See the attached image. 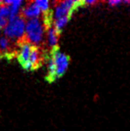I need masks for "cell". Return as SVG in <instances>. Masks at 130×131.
Instances as JSON below:
<instances>
[{
	"label": "cell",
	"mask_w": 130,
	"mask_h": 131,
	"mask_svg": "<svg viewBox=\"0 0 130 131\" xmlns=\"http://www.w3.org/2000/svg\"><path fill=\"white\" fill-rule=\"evenodd\" d=\"M84 5L83 1H73V0H67V1L58 2L53 13V18L58 19L64 17H71L72 13L79 8Z\"/></svg>",
	"instance_id": "obj_4"
},
{
	"label": "cell",
	"mask_w": 130,
	"mask_h": 131,
	"mask_svg": "<svg viewBox=\"0 0 130 131\" xmlns=\"http://www.w3.org/2000/svg\"><path fill=\"white\" fill-rule=\"evenodd\" d=\"M60 34L54 28L52 25L48 27L46 30V42L48 46L55 49L58 47V42L60 39Z\"/></svg>",
	"instance_id": "obj_7"
},
{
	"label": "cell",
	"mask_w": 130,
	"mask_h": 131,
	"mask_svg": "<svg viewBox=\"0 0 130 131\" xmlns=\"http://www.w3.org/2000/svg\"><path fill=\"white\" fill-rule=\"evenodd\" d=\"M42 13H41L38 7L37 6L35 1L29 2L27 4L22 7L20 11L19 16L25 20H31L35 18H40Z\"/></svg>",
	"instance_id": "obj_5"
},
{
	"label": "cell",
	"mask_w": 130,
	"mask_h": 131,
	"mask_svg": "<svg viewBox=\"0 0 130 131\" xmlns=\"http://www.w3.org/2000/svg\"><path fill=\"white\" fill-rule=\"evenodd\" d=\"M37 6L38 7L41 13L44 15L48 14L50 12V3L46 0H36L35 1Z\"/></svg>",
	"instance_id": "obj_10"
},
{
	"label": "cell",
	"mask_w": 130,
	"mask_h": 131,
	"mask_svg": "<svg viewBox=\"0 0 130 131\" xmlns=\"http://www.w3.org/2000/svg\"><path fill=\"white\" fill-rule=\"evenodd\" d=\"M32 47L33 46H32L30 43L27 42H22L20 43V49L18 55V60L22 67L29 61L30 55L32 53Z\"/></svg>",
	"instance_id": "obj_6"
},
{
	"label": "cell",
	"mask_w": 130,
	"mask_h": 131,
	"mask_svg": "<svg viewBox=\"0 0 130 131\" xmlns=\"http://www.w3.org/2000/svg\"><path fill=\"white\" fill-rule=\"evenodd\" d=\"M50 57H52L53 61L56 79L57 80V79L62 77L68 70L70 65V57L66 54L61 52L58 47L52 50Z\"/></svg>",
	"instance_id": "obj_3"
},
{
	"label": "cell",
	"mask_w": 130,
	"mask_h": 131,
	"mask_svg": "<svg viewBox=\"0 0 130 131\" xmlns=\"http://www.w3.org/2000/svg\"><path fill=\"white\" fill-rule=\"evenodd\" d=\"M26 21L20 16L8 20V23L3 28V33L6 37L11 41H18L21 43L24 42Z\"/></svg>",
	"instance_id": "obj_2"
},
{
	"label": "cell",
	"mask_w": 130,
	"mask_h": 131,
	"mask_svg": "<svg viewBox=\"0 0 130 131\" xmlns=\"http://www.w3.org/2000/svg\"><path fill=\"white\" fill-rule=\"evenodd\" d=\"M70 19V17H64V18L55 19L52 25L58 32L61 33L62 32V30L65 28V27L67 25V23H69Z\"/></svg>",
	"instance_id": "obj_9"
},
{
	"label": "cell",
	"mask_w": 130,
	"mask_h": 131,
	"mask_svg": "<svg viewBox=\"0 0 130 131\" xmlns=\"http://www.w3.org/2000/svg\"><path fill=\"white\" fill-rule=\"evenodd\" d=\"M107 4L109 7H117L120 4H123V1H120V0H112V1H108Z\"/></svg>",
	"instance_id": "obj_11"
},
{
	"label": "cell",
	"mask_w": 130,
	"mask_h": 131,
	"mask_svg": "<svg viewBox=\"0 0 130 131\" xmlns=\"http://www.w3.org/2000/svg\"><path fill=\"white\" fill-rule=\"evenodd\" d=\"M85 6H89V5H95L98 4L99 2L97 1H92V0H88V1H83Z\"/></svg>",
	"instance_id": "obj_12"
},
{
	"label": "cell",
	"mask_w": 130,
	"mask_h": 131,
	"mask_svg": "<svg viewBox=\"0 0 130 131\" xmlns=\"http://www.w3.org/2000/svg\"><path fill=\"white\" fill-rule=\"evenodd\" d=\"M46 27L40 18L26 21L24 42L30 43L33 47H38L43 42Z\"/></svg>",
	"instance_id": "obj_1"
},
{
	"label": "cell",
	"mask_w": 130,
	"mask_h": 131,
	"mask_svg": "<svg viewBox=\"0 0 130 131\" xmlns=\"http://www.w3.org/2000/svg\"><path fill=\"white\" fill-rule=\"evenodd\" d=\"M42 61V53L37 47H32V53L30 55L29 62L32 64L33 70L39 67Z\"/></svg>",
	"instance_id": "obj_8"
}]
</instances>
